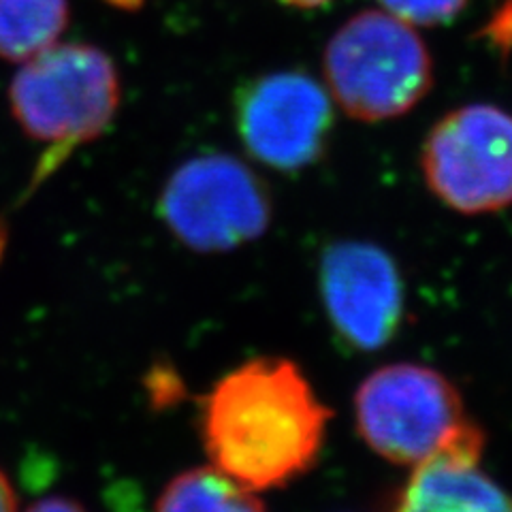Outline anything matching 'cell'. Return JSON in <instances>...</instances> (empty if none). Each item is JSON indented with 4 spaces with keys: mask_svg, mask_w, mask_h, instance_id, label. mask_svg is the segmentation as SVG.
Wrapping results in <instances>:
<instances>
[{
    "mask_svg": "<svg viewBox=\"0 0 512 512\" xmlns=\"http://www.w3.org/2000/svg\"><path fill=\"white\" fill-rule=\"evenodd\" d=\"M158 214L175 239L195 252H229L259 239L271 222L263 180L229 154H201L171 173Z\"/></svg>",
    "mask_w": 512,
    "mask_h": 512,
    "instance_id": "5b68a950",
    "label": "cell"
},
{
    "mask_svg": "<svg viewBox=\"0 0 512 512\" xmlns=\"http://www.w3.org/2000/svg\"><path fill=\"white\" fill-rule=\"evenodd\" d=\"M154 512H265L256 491L214 466L192 468L171 478Z\"/></svg>",
    "mask_w": 512,
    "mask_h": 512,
    "instance_id": "30bf717a",
    "label": "cell"
},
{
    "mask_svg": "<svg viewBox=\"0 0 512 512\" xmlns=\"http://www.w3.org/2000/svg\"><path fill=\"white\" fill-rule=\"evenodd\" d=\"M329 416L297 363L259 357L207 393L203 446L212 466L237 483L256 493L280 489L314 466Z\"/></svg>",
    "mask_w": 512,
    "mask_h": 512,
    "instance_id": "6da1fadb",
    "label": "cell"
},
{
    "mask_svg": "<svg viewBox=\"0 0 512 512\" xmlns=\"http://www.w3.org/2000/svg\"><path fill=\"white\" fill-rule=\"evenodd\" d=\"M323 64L329 96L361 122L408 114L434 84L427 45L387 11L352 15L327 43Z\"/></svg>",
    "mask_w": 512,
    "mask_h": 512,
    "instance_id": "3957f363",
    "label": "cell"
},
{
    "mask_svg": "<svg viewBox=\"0 0 512 512\" xmlns=\"http://www.w3.org/2000/svg\"><path fill=\"white\" fill-rule=\"evenodd\" d=\"M107 3L116 5L120 9H137L143 3V0H107Z\"/></svg>",
    "mask_w": 512,
    "mask_h": 512,
    "instance_id": "2e32d148",
    "label": "cell"
},
{
    "mask_svg": "<svg viewBox=\"0 0 512 512\" xmlns=\"http://www.w3.org/2000/svg\"><path fill=\"white\" fill-rule=\"evenodd\" d=\"M429 190L455 212L489 214L512 205V114L472 103L431 128L421 152Z\"/></svg>",
    "mask_w": 512,
    "mask_h": 512,
    "instance_id": "8992f818",
    "label": "cell"
},
{
    "mask_svg": "<svg viewBox=\"0 0 512 512\" xmlns=\"http://www.w3.org/2000/svg\"><path fill=\"white\" fill-rule=\"evenodd\" d=\"M333 329L357 350L387 346L404 318V284L391 256L370 242H338L320 263Z\"/></svg>",
    "mask_w": 512,
    "mask_h": 512,
    "instance_id": "ba28073f",
    "label": "cell"
},
{
    "mask_svg": "<svg viewBox=\"0 0 512 512\" xmlns=\"http://www.w3.org/2000/svg\"><path fill=\"white\" fill-rule=\"evenodd\" d=\"M485 436L463 440L416 466L393 512H512V493L480 470Z\"/></svg>",
    "mask_w": 512,
    "mask_h": 512,
    "instance_id": "9c48e42d",
    "label": "cell"
},
{
    "mask_svg": "<svg viewBox=\"0 0 512 512\" xmlns=\"http://www.w3.org/2000/svg\"><path fill=\"white\" fill-rule=\"evenodd\" d=\"M3 239H5V235H3V231H0V252H3Z\"/></svg>",
    "mask_w": 512,
    "mask_h": 512,
    "instance_id": "e0dca14e",
    "label": "cell"
},
{
    "mask_svg": "<svg viewBox=\"0 0 512 512\" xmlns=\"http://www.w3.org/2000/svg\"><path fill=\"white\" fill-rule=\"evenodd\" d=\"M235 120L242 143L259 163L299 171L325 152L333 126L331 96L299 71L269 73L239 90Z\"/></svg>",
    "mask_w": 512,
    "mask_h": 512,
    "instance_id": "52a82bcc",
    "label": "cell"
},
{
    "mask_svg": "<svg viewBox=\"0 0 512 512\" xmlns=\"http://www.w3.org/2000/svg\"><path fill=\"white\" fill-rule=\"evenodd\" d=\"M69 0H0V58L26 62L58 43Z\"/></svg>",
    "mask_w": 512,
    "mask_h": 512,
    "instance_id": "8fae6325",
    "label": "cell"
},
{
    "mask_svg": "<svg viewBox=\"0 0 512 512\" xmlns=\"http://www.w3.org/2000/svg\"><path fill=\"white\" fill-rule=\"evenodd\" d=\"M380 5L410 26H442L453 22L468 0H380Z\"/></svg>",
    "mask_w": 512,
    "mask_h": 512,
    "instance_id": "7c38bea8",
    "label": "cell"
},
{
    "mask_svg": "<svg viewBox=\"0 0 512 512\" xmlns=\"http://www.w3.org/2000/svg\"><path fill=\"white\" fill-rule=\"evenodd\" d=\"M280 3L288 7H297V9H316V7L329 5L331 0H280Z\"/></svg>",
    "mask_w": 512,
    "mask_h": 512,
    "instance_id": "9a60e30c",
    "label": "cell"
},
{
    "mask_svg": "<svg viewBox=\"0 0 512 512\" xmlns=\"http://www.w3.org/2000/svg\"><path fill=\"white\" fill-rule=\"evenodd\" d=\"M9 105L22 131L47 146L39 167V175H45L114 122L120 107L118 69L99 47L56 43L15 73Z\"/></svg>",
    "mask_w": 512,
    "mask_h": 512,
    "instance_id": "7a4b0ae2",
    "label": "cell"
},
{
    "mask_svg": "<svg viewBox=\"0 0 512 512\" xmlns=\"http://www.w3.org/2000/svg\"><path fill=\"white\" fill-rule=\"evenodd\" d=\"M26 512H86L84 506L71 500L62 498V495H50V498H43L32 504Z\"/></svg>",
    "mask_w": 512,
    "mask_h": 512,
    "instance_id": "4fadbf2b",
    "label": "cell"
},
{
    "mask_svg": "<svg viewBox=\"0 0 512 512\" xmlns=\"http://www.w3.org/2000/svg\"><path fill=\"white\" fill-rule=\"evenodd\" d=\"M355 419L378 457L408 468L483 431L453 382L416 363L384 365L367 376L355 395Z\"/></svg>",
    "mask_w": 512,
    "mask_h": 512,
    "instance_id": "277c9868",
    "label": "cell"
},
{
    "mask_svg": "<svg viewBox=\"0 0 512 512\" xmlns=\"http://www.w3.org/2000/svg\"><path fill=\"white\" fill-rule=\"evenodd\" d=\"M0 512H18V498L3 470H0Z\"/></svg>",
    "mask_w": 512,
    "mask_h": 512,
    "instance_id": "5bb4252c",
    "label": "cell"
}]
</instances>
